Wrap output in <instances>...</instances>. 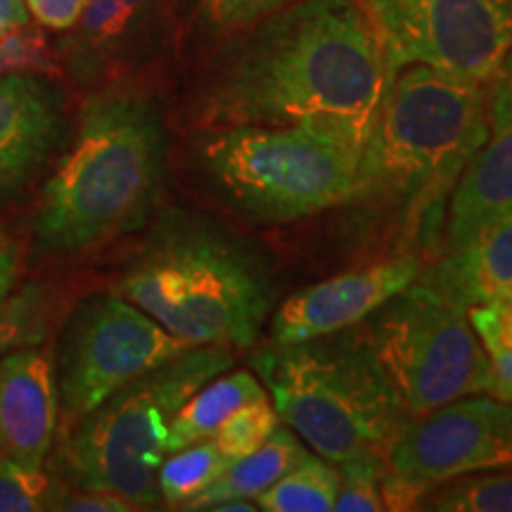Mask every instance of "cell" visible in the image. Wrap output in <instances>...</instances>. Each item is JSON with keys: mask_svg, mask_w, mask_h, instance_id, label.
<instances>
[{"mask_svg": "<svg viewBox=\"0 0 512 512\" xmlns=\"http://www.w3.org/2000/svg\"><path fill=\"white\" fill-rule=\"evenodd\" d=\"M389 81L356 0H294L226 48L197 105L204 126H316L366 143Z\"/></svg>", "mask_w": 512, "mask_h": 512, "instance_id": "cell-1", "label": "cell"}, {"mask_svg": "<svg viewBox=\"0 0 512 512\" xmlns=\"http://www.w3.org/2000/svg\"><path fill=\"white\" fill-rule=\"evenodd\" d=\"M484 138V83L425 64L396 69L361 147L351 202L392 211L408 240L427 245Z\"/></svg>", "mask_w": 512, "mask_h": 512, "instance_id": "cell-2", "label": "cell"}, {"mask_svg": "<svg viewBox=\"0 0 512 512\" xmlns=\"http://www.w3.org/2000/svg\"><path fill=\"white\" fill-rule=\"evenodd\" d=\"M166 131L157 102L112 88L83 105L34 211V240L74 254L140 228L164 181Z\"/></svg>", "mask_w": 512, "mask_h": 512, "instance_id": "cell-3", "label": "cell"}, {"mask_svg": "<svg viewBox=\"0 0 512 512\" xmlns=\"http://www.w3.org/2000/svg\"><path fill=\"white\" fill-rule=\"evenodd\" d=\"M119 294L190 344L252 347L273 278L252 242L207 216L166 209L119 280Z\"/></svg>", "mask_w": 512, "mask_h": 512, "instance_id": "cell-4", "label": "cell"}, {"mask_svg": "<svg viewBox=\"0 0 512 512\" xmlns=\"http://www.w3.org/2000/svg\"><path fill=\"white\" fill-rule=\"evenodd\" d=\"M361 147L316 126H204L192 164L223 209L278 226L351 202Z\"/></svg>", "mask_w": 512, "mask_h": 512, "instance_id": "cell-5", "label": "cell"}, {"mask_svg": "<svg viewBox=\"0 0 512 512\" xmlns=\"http://www.w3.org/2000/svg\"><path fill=\"white\" fill-rule=\"evenodd\" d=\"M278 418L330 463L380 453L411 415L358 328L254 358Z\"/></svg>", "mask_w": 512, "mask_h": 512, "instance_id": "cell-6", "label": "cell"}, {"mask_svg": "<svg viewBox=\"0 0 512 512\" xmlns=\"http://www.w3.org/2000/svg\"><path fill=\"white\" fill-rule=\"evenodd\" d=\"M230 351L221 344H195L76 422L62 448L72 486L114 494L133 510L157 508V472L169 456L171 420L202 384L233 368Z\"/></svg>", "mask_w": 512, "mask_h": 512, "instance_id": "cell-7", "label": "cell"}, {"mask_svg": "<svg viewBox=\"0 0 512 512\" xmlns=\"http://www.w3.org/2000/svg\"><path fill=\"white\" fill-rule=\"evenodd\" d=\"M408 415H422L470 394H494L491 358L467 306L415 280L358 325Z\"/></svg>", "mask_w": 512, "mask_h": 512, "instance_id": "cell-8", "label": "cell"}, {"mask_svg": "<svg viewBox=\"0 0 512 512\" xmlns=\"http://www.w3.org/2000/svg\"><path fill=\"white\" fill-rule=\"evenodd\" d=\"M190 347L121 294H95L64 325L55 363L60 413L74 427L128 382Z\"/></svg>", "mask_w": 512, "mask_h": 512, "instance_id": "cell-9", "label": "cell"}, {"mask_svg": "<svg viewBox=\"0 0 512 512\" xmlns=\"http://www.w3.org/2000/svg\"><path fill=\"white\" fill-rule=\"evenodd\" d=\"M484 470H512V403L470 394L413 415L384 453V510H415L432 486Z\"/></svg>", "mask_w": 512, "mask_h": 512, "instance_id": "cell-10", "label": "cell"}, {"mask_svg": "<svg viewBox=\"0 0 512 512\" xmlns=\"http://www.w3.org/2000/svg\"><path fill=\"white\" fill-rule=\"evenodd\" d=\"M389 74L425 64L486 83L512 48V0H356Z\"/></svg>", "mask_w": 512, "mask_h": 512, "instance_id": "cell-11", "label": "cell"}, {"mask_svg": "<svg viewBox=\"0 0 512 512\" xmlns=\"http://www.w3.org/2000/svg\"><path fill=\"white\" fill-rule=\"evenodd\" d=\"M420 275L422 261L418 256L401 254L304 287L275 311L271 344L290 347L358 328L370 313L413 285Z\"/></svg>", "mask_w": 512, "mask_h": 512, "instance_id": "cell-12", "label": "cell"}, {"mask_svg": "<svg viewBox=\"0 0 512 512\" xmlns=\"http://www.w3.org/2000/svg\"><path fill=\"white\" fill-rule=\"evenodd\" d=\"M486 138L446 207V252L512 216V48L484 83Z\"/></svg>", "mask_w": 512, "mask_h": 512, "instance_id": "cell-13", "label": "cell"}, {"mask_svg": "<svg viewBox=\"0 0 512 512\" xmlns=\"http://www.w3.org/2000/svg\"><path fill=\"white\" fill-rule=\"evenodd\" d=\"M64 143L60 88L38 72L0 74V207L17 202Z\"/></svg>", "mask_w": 512, "mask_h": 512, "instance_id": "cell-14", "label": "cell"}, {"mask_svg": "<svg viewBox=\"0 0 512 512\" xmlns=\"http://www.w3.org/2000/svg\"><path fill=\"white\" fill-rule=\"evenodd\" d=\"M57 422L53 358L38 344L8 351L0 358V456L43 470Z\"/></svg>", "mask_w": 512, "mask_h": 512, "instance_id": "cell-15", "label": "cell"}, {"mask_svg": "<svg viewBox=\"0 0 512 512\" xmlns=\"http://www.w3.org/2000/svg\"><path fill=\"white\" fill-rule=\"evenodd\" d=\"M422 278L463 306L512 294V216L446 252Z\"/></svg>", "mask_w": 512, "mask_h": 512, "instance_id": "cell-16", "label": "cell"}, {"mask_svg": "<svg viewBox=\"0 0 512 512\" xmlns=\"http://www.w3.org/2000/svg\"><path fill=\"white\" fill-rule=\"evenodd\" d=\"M306 453L309 451L302 446L297 434L278 427L264 446L230 463L228 470L185 510H211L214 505L226 501H254L261 491H266L287 470H292Z\"/></svg>", "mask_w": 512, "mask_h": 512, "instance_id": "cell-17", "label": "cell"}, {"mask_svg": "<svg viewBox=\"0 0 512 512\" xmlns=\"http://www.w3.org/2000/svg\"><path fill=\"white\" fill-rule=\"evenodd\" d=\"M264 394V384L247 370H235V373L226 370V373L211 377L183 403L181 411L171 420L169 453L209 439L219 430L221 422L233 411H238L242 403L259 399Z\"/></svg>", "mask_w": 512, "mask_h": 512, "instance_id": "cell-18", "label": "cell"}, {"mask_svg": "<svg viewBox=\"0 0 512 512\" xmlns=\"http://www.w3.org/2000/svg\"><path fill=\"white\" fill-rule=\"evenodd\" d=\"M339 491V467L318 453L299 460L292 470L254 498L266 512H325L335 510Z\"/></svg>", "mask_w": 512, "mask_h": 512, "instance_id": "cell-19", "label": "cell"}, {"mask_svg": "<svg viewBox=\"0 0 512 512\" xmlns=\"http://www.w3.org/2000/svg\"><path fill=\"white\" fill-rule=\"evenodd\" d=\"M157 0H86L79 17L83 53L93 64L117 57L155 10Z\"/></svg>", "mask_w": 512, "mask_h": 512, "instance_id": "cell-20", "label": "cell"}, {"mask_svg": "<svg viewBox=\"0 0 512 512\" xmlns=\"http://www.w3.org/2000/svg\"><path fill=\"white\" fill-rule=\"evenodd\" d=\"M230 463L233 460L221 453L211 437L169 453L157 472L162 503L169 508H188L228 470Z\"/></svg>", "mask_w": 512, "mask_h": 512, "instance_id": "cell-21", "label": "cell"}, {"mask_svg": "<svg viewBox=\"0 0 512 512\" xmlns=\"http://www.w3.org/2000/svg\"><path fill=\"white\" fill-rule=\"evenodd\" d=\"M415 510L434 512H512V472H472L432 486Z\"/></svg>", "mask_w": 512, "mask_h": 512, "instance_id": "cell-22", "label": "cell"}, {"mask_svg": "<svg viewBox=\"0 0 512 512\" xmlns=\"http://www.w3.org/2000/svg\"><path fill=\"white\" fill-rule=\"evenodd\" d=\"M278 425L280 418L275 413V406L264 394L259 399L242 403L238 411L230 413L219 425V430L211 434V439L221 448V453H226L235 463L264 446L271 434L278 430Z\"/></svg>", "mask_w": 512, "mask_h": 512, "instance_id": "cell-23", "label": "cell"}, {"mask_svg": "<svg viewBox=\"0 0 512 512\" xmlns=\"http://www.w3.org/2000/svg\"><path fill=\"white\" fill-rule=\"evenodd\" d=\"M48 330V309L41 287L27 285L0 309V358L8 351L41 344Z\"/></svg>", "mask_w": 512, "mask_h": 512, "instance_id": "cell-24", "label": "cell"}, {"mask_svg": "<svg viewBox=\"0 0 512 512\" xmlns=\"http://www.w3.org/2000/svg\"><path fill=\"white\" fill-rule=\"evenodd\" d=\"M384 456L366 453L339 463V491L335 510L339 512H380L382 498Z\"/></svg>", "mask_w": 512, "mask_h": 512, "instance_id": "cell-25", "label": "cell"}, {"mask_svg": "<svg viewBox=\"0 0 512 512\" xmlns=\"http://www.w3.org/2000/svg\"><path fill=\"white\" fill-rule=\"evenodd\" d=\"M57 496L46 472L0 456V512L53 510Z\"/></svg>", "mask_w": 512, "mask_h": 512, "instance_id": "cell-26", "label": "cell"}, {"mask_svg": "<svg viewBox=\"0 0 512 512\" xmlns=\"http://www.w3.org/2000/svg\"><path fill=\"white\" fill-rule=\"evenodd\" d=\"M467 318L486 354H512V294L467 306Z\"/></svg>", "mask_w": 512, "mask_h": 512, "instance_id": "cell-27", "label": "cell"}, {"mask_svg": "<svg viewBox=\"0 0 512 512\" xmlns=\"http://www.w3.org/2000/svg\"><path fill=\"white\" fill-rule=\"evenodd\" d=\"M204 15L214 27L223 31H240L252 27L294 0H200Z\"/></svg>", "mask_w": 512, "mask_h": 512, "instance_id": "cell-28", "label": "cell"}, {"mask_svg": "<svg viewBox=\"0 0 512 512\" xmlns=\"http://www.w3.org/2000/svg\"><path fill=\"white\" fill-rule=\"evenodd\" d=\"M46 69H50L46 43L34 31H29V27L0 41V74L46 72Z\"/></svg>", "mask_w": 512, "mask_h": 512, "instance_id": "cell-29", "label": "cell"}, {"mask_svg": "<svg viewBox=\"0 0 512 512\" xmlns=\"http://www.w3.org/2000/svg\"><path fill=\"white\" fill-rule=\"evenodd\" d=\"M31 12V19H36L41 27L53 31H67L76 27L86 0H24Z\"/></svg>", "mask_w": 512, "mask_h": 512, "instance_id": "cell-30", "label": "cell"}, {"mask_svg": "<svg viewBox=\"0 0 512 512\" xmlns=\"http://www.w3.org/2000/svg\"><path fill=\"white\" fill-rule=\"evenodd\" d=\"M53 510H69V512H131L133 505L126 503L124 498L105 494V491L76 489V491H60Z\"/></svg>", "mask_w": 512, "mask_h": 512, "instance_id": "cell-31", "label": "cell"}, {"mask_svg": "<svg viewBox=\"0 0 512 512\" xmlns=\"http://www.w3.org/2000/svg\"><path fill=\"white\" fill-rule=\"evenodd\" d=\"M19 275V247L5 230H0V309L15 294Z\"/></svg>", "mask_w": 512, "mask_h": 512, "instance_id": "cell-32", "label": "cell"}, {"mask_svg": "<svg viewBox=\"0 0 512 512\" xmlns=\"http://www.w3.org/2000/svg\"><path fill=\"white\" fill-rule=\"evenodd\" d=\"M31 12L24 0H0V41L27 29Z\"/></svg>", "mask_w": 512, "mask_h": 512, "instance_id": "cell-33", "label": "cell"}, {"mask_svg": "<svg viewBox=\"0 0 512 512\" xmlns=\"http://www.w3.org/2000/svg\"><path fill=\"white\" fill-rule=\"evenodd\" d=\"M491 358V368H494V394L512 403V354H496Z\"/></svg>", "mask_w": 512, "mask_h": 512, "instance_id": "cell-34", "label": "cell"}]
</instances>
